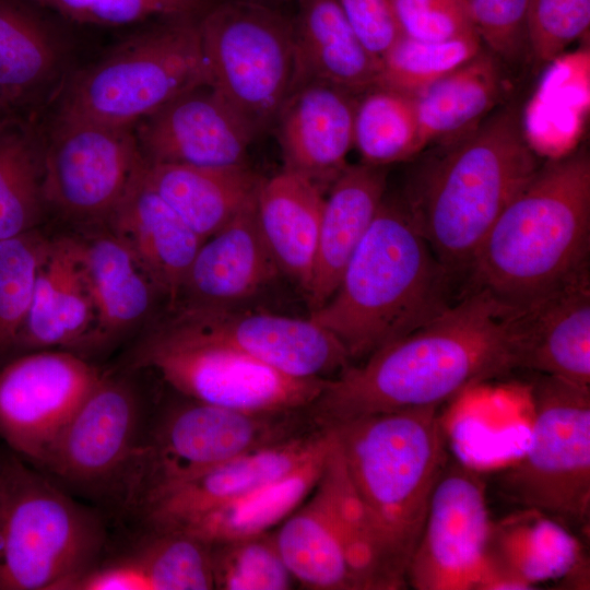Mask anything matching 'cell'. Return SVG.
<instances>
[{
  "label": "cell",
  "mask_w": 590,
  "mask_h": 590,
  "mask_svg": "<svg viewBox=\"0 0 590 590\" xmlns=\"http://www.w3.org/2000/svg\"><path fill=\"white\" fill-rule=\"evenodd\" d=\"M46 210L43 197V143L21 117L0 125V239L40 224Z\"/></svg>",
  "instance_id": "obj_34"
},
{
  "label": "cell",
  "mask_w": 590,
  "mask_h": 590,
  "mask_svg": "<svg viewBox=\"0 0 590 590\" xmlns=\"http://www.w3.org/2000/svg\"><path fill=\"white\" fill-rule=\"evenodd\" d=\"M200 19H163L128 38L70 83L58 117L134 128L179 95L210 85Z\"/></svg>",
  "instance_id": "obj_8"
},
{
  "label": "cell",
  "mask_w": 590,
  "mask_h": 590,
  "mask_svg": "<svg viewBox=\"0 0 590 590\" xmlns=\"http://www.w3.org/2000/svg\"><path fill=\"white\" fill-rule=\"evenodd\" d=\"M519 368L590 386V280L550 294L518 316Z\"/></svg>",
  "instance_id": "obj_26"
},
{
  "label": "cell",
  "mask_w": 590,
  "mask_h": 590,
  "mask_svg": "<svg viewBox=\"0 0 590 590\" xmlns=\"http://www.w3.org/2000/svg\"><path fill=\"white\" fill-rule=\"evenodd\" d=\"M332 441L331 433L329 445L290 474L163 530L184 532L209 545L270 531L311 493Z\"/></svg>",
  "instance_id": "obj_32"
},
{
  "label": "cell",
  "mask_w": 590,
  "mask_h": 590,
  "mask_svg": "<svg viewBox=\"0 0 590 590\" xmlns=\"http://www.w3.org/2000/svg\"><path fill=\"white\" fill-rule=\"evenodd\" d=\"M56 40L26 0H0V104L13 116L31 106L54 78Z\"/></svg>",
  "instance_id": "obj_33"
},
{
  "label": "cell",
  "mask_w": 590,
  "mask_h": 590,
  "mask_svg": "<svg viewBox=\"0 0 590 590\" xmlns=\"http://www.w3.org/2000/svg\"><path fill=\"white\" fill-rule=\"evenodd\" d=\"M322 189L310 179L283 169L262 180L257 193V219L280 271L307 292L312 274Z\"/></svg>",
  "instance_id": "obj_30"
},
{
  "label": "cell",
  "mask_w": 590,
  "mask_h": 590,
  "mask_svg": "<svg viewBox=\"0 0 590 590\" xmlns=\"http://www.w3.org/2000/svg\"><path fill=\"white\" fill-rule=\"evenodd\" d=\"M482 45L509 71L531 66L527 14L529 0H462Z\"/></svg>",
  "instance_id": "obj_40"
},
{
  "label": "cell",
  "mask_w": 590,
  "mask_h": 590,
  "mask_svg": "<svg viewBox=\"0 0 590 590\" xmlns=\"http://www.w3.org/2000/svg\"><path fill=\"white\" fill-rule=\"evenodd\" d=\"M149 163L222 167L247 164L252 128L211 85L194 87L134 126Z\"/></svg>",
  "instance_id": "obj_18"
},
{
  "label": "cell",
  "mask_w": 590,
  "mask_h": 590,
  "mask_svg": "<svg viewBox=\"0 0 590 590\" xmlns=\"http://www.w3.org/2000/svg\"><path fill=\"white\" fill-rule=\"evenodd\" d=\"M10 111H8L1 104H0V125L4 123L5 121L10 120L11 118H14Z\"/></svg>",
  "instance_id": "obj_45"
},
{
  "label": "cell",
  "mask_w": 590,
  "mask_h": 590,
  "mask_svg": "<svg viewBox=\"0 0 590 590\" xmlns=\"http://www.w3.org/2000/svg\"><path fill=\"white\" fill-rule=\"evenodd\" d=\"M105 225L140 261L167 307L175 305L204 239L146 182L144 173Z\"/></svg>",
  "instance_id": "obj_24"
},
{
  "label": "cell",
  "mask_w": 590,
  "mask_h": 590,
  "mask_svg": "<svg viewBox=\"0 0 590 590\" xmlns=\"http://www.w3.org/2000/svg\"><path fill=\"white\" fill-rule=\"evenodd\" d=\"M387 190V167L347 165L323 199L309 287L312 310L335 292L342 274L375 219Z\"/></svg>",
  "instance_id": "obj_25"
},
{
  "label": "cell",
  "mask_w": 590,
  "mask_h": 590,
  "mask_svg": "<svg viewBox=\"0 0 590 590\" xmlns=\"http://www.w3.org/2000/svg\"><path fill=\"white\" fill-rule=\"evenodd\" d=\"M307 498L274 532L295 581L312 590H388L366 512L334 436Z\"/></svg>",
  "instance_id": "obj_11"
},
{
  "label": "cell",
  "mask_w": 590,
  "mask_h": 590,
  "mask_svg": "<svg viewBox=\"0 0 590 590\" xmlns=\"http://www.w3.org/2000/svg\"><path fill=\"white\" fill-rule=\"evenodd\" d=\"M526 453L497 479L509 502L585 529L590 516V386L538 374Z\"/></svg>",
  "instance_id": "obj_9"
},
{
  "label": "cell",
  "mask_w": 590,
  "mask_h": 590,
  "mask_svg": "<svg viewBox=\"0 0 590 590\" xmlns=\"http://www.w3.org/2000/svg\"><path fill=\"white\" fill-rule=\"evenodd\" d=\"M140 374L122 365L102 370L40 471L69 493L108 502L118 510L155 408Z\"/></svg>",
  "instance_id": "obj_13"
},
{
  "label": "cell",
  "mask_w": 590,
  "mask_h": 590,
  "mask_svg": "<svg viewBox=\"0 0 590 590\" xmlns=\"http://www.w3.org/2000/svg\"><path fill=\"white\" fill-rule=\"evenodd\" d=\"M3 455H4V453H2V452L0 451V462H1V460H2Z\"/></svg>",
  "instance_id": "obj_47"
},
{
  "label": "cell",
  "mask_w": 590,
  "mask_h": 590,
  "mask_svg": "<svg viewBox=\"0 0 590 590\" xmlns=\"http://www.w3.org/2000/svg\"><path fill=\"white\" fill-rule=\"evenodd\" d=\"M153 321L176 333L226 345L297 378H326L341 373L351 361L342 342L310 318L176 303Z\"/></svg>",
  "instance_id": "obj_17"
},
{
  "label": "cell",
  "mask_w": 590,
  "mask_h": 590,
  "mask_svg": "<svg viewBox=\"0 0 590 590\" xmlns=\"http://www.w3.org/2000/svg\"><path fill=\"white\" fill-rule=\"evenodd\" d=\"M102 370L64 350L35 351L2 365L0 439L11 452L40 470Z\"/></svg>",
  "instance_id": "obj_16"
},
{
  "label": "cell",
  "mask_w": 590,
  "mask_h": 590,
  "mask_svg": "<svg viewBox=\"0 0 590 590\" xmlns=\"http://www.w3.org/2000/svg\"><path fill=\"white\" fill-rule=\"evenodd\" d=\"M453 276L402 196L386 194L335 292L309 318L333 333L351 359L362 358L447 309Z\"/></svg>",
  "instance_id": "obj_4"
},
{
  "label": "cell",
  "mask_w": 590,
  "mask_h": 590,
  "mask_svg": "<svg viewBox=\"0 0 590 590\" xmlns=\"http://www.w3.org/2000/svg\"><path fill=\"white\" fill-rule=\"evenodd\" d=\"M181 397L154 408L123 486L122 514L138 517L167 486L319 428L307 409L250 412Z\"/></svg>",
  "instance_id": "obj_7"
},
{
  "label": "cell",
  "mask_w": 590,
  "mask_h": 590,
  "mask_svg": "<svg viewBox=\"0 0 590 590\" xmlns=\"http://www.w3.org/2000/svg\"><path fill=\"white\" fill-rule=\"evenodd\" d=\"M483 47L475 34L442 42L402 35L380 57L377 85L415 96L473 58Z\"/></svg>",
  "instance_id": "obj_38"
},
{
  "label": "cell",
  "mask_w": 590,
  "mask_h": 590,
  "mask_svg": "<svg viewBox=\"0 0 590 590\" xmlns=\"http://www.w3.org/2000/svg\"><path fill=\"white\" fill-rule=\"evenodd\" d=\"M296 1L294 90L324 82L359 95L377 85L380 59L358 39L338 1Z\"/></svg>",
  "instance_id": "obj_27"
},
{
  "label": "cell",
  "mask_w": 590,
  "mask_h": 590,
  "mask_svg": "<svg viewBox=\"0 0 590 590\" xmlns=\"http://www.w3.org/2000/svg\"><path fill=\"white\" fill-rule=\"evenodd\" d=\"M251 1L278 8L281 3L288 0H251Z\"/></svg>",
  "instance_id": "obj_46"
},
{
  "label": "cell",
  "mask_w": 590,
  "mask_h": 590,
  "mask_svg": "<svg viewBox=\"0 0 590 590\" xmlns=\"http://www.w3.org/2000/svg\"><path fill=\"white\" fill-rule=\"evenodd\" d=\"M519 310L470 288L436 318L327 380L307 412L320 428L436 405L519 368Z\"/></svg>",
  "instance_id": "obj_1"
},
{
  "label": "cell",
  "mask_w": 590,
  "mask_h": 590,
  "mask_svg": "<svg viewBox=\"0 0 590 590\" xmlns=\"http://www.w3.org/2000/svg\"><path fill=\"white\" fill-rule=\"evenodd\" d=\"M210 85L252 128L273 123L294 90L293 17L251 0L216 2L199 21Z\"/></svg>",
  "instance_id": "obj_10"
},
{
  "label": "cell",
  "mask_w": 590,
  "mask_h": 590,
  "mask_svg": "<svg viewBox=\"0 0 590 590\" xmlns=\"http://www.w3.org/2000/svg\"><path fill=\"white\" fill-rule=\"evenodd\" d=\"M590 155L541 164L499 214L469 269L472 287L523 310L589 276Z\"/></svg>",
  "instance_id": "obj_2"
},
{
  "label": "cell",
  "mask_w": 590,
  "mask_h": 590,
  "mask_svg": "<svg viewBox=\"0 0 590 590\" xmlns=\"http://www.w3.org/2000/svg\"><path fill=\"white\" fill-rule=\"evenodd\" d=\"M134 128L58 117L43 145V197L80 228L105 225L144 173Z\"/></svg>",
  "instance_id": "obj_14"
},
{
  "label": "cell",
  "mask_w": 590,
  "mask_h": 590,
  "mask_svg": "<svg viewBox=\"0 0 590 590\" xmlns=\"http://www.w3.org/2000/svg\"><path fill=\"white\" fill-rule=\"evenodd\" d=\"M214 589L285 590L295 582L274 532L210 544Z\"/></svg>",
  "instance_id": "obj_39"
},
{
  "label": "cell",
  "mask_w": 590,
  "mask_h": 590,
  "mask_svg": "<svg viewBox=\"0 0 590 590\" xmlns=\"http://www.w3.org/2000/svg\"><path fill=\"white\" fill-rule=\"evenodd\" d=\"M79 23L127 25L151 17H201L214 0H33Z\"/></svg>",
  "instance_id": "obj_42"
},
{
  "label": "cell",
  "mask_w": 590,
  "mask_h": 590,
  "mask_svg": "<svg viewBox=\"0 0 590 590\" xmlns=\"http://www.w3.org/2000/svg\"><path fill=\"white\" fill-rule=\"evenodd\" d=\"M436 405L332 425L349 476L366 512L388 590L406 588L434 486L447 463Z\"/></svg>",
  "instance_id": "obj_5"
},
{
  "label": "cell",
  "mask_w": 590,
  "mask_h": 590,
  "mask_svg": "<svg viewBox=\"0 0 590 590\" xmlns=\"http://www.w3.org/2000/svg\"><path fill=\"white\" fill-rule=\"evenodd\" d=\"M507 67L483 47L473 58L415 95L423 150L476 127L507 102Z\"/></svg>",
  "instance_id": "obj_29"
},
{
  "label": "cell",
  "mask_w": 590,
  "mask_h": 590,
  "mask_svg": "<svg viewBox=\"0 0 590 590\" xmlns=\"http://www.w3.org/2000/svg\"><path fill=\"white\" fill-rule=\"evenodd\" d=\"M49 240L38 227L0 239V367L14 358Z\"/></svg>",
  "instance_id": "obj_37"
},
{
  "label": "cell",
  "mask_w": 590,
  "mask_h": 590,
  "mask_svg": "<svg viewBox=\"0 0 590 590\" xmlns=\"http://www.w3.org/2000/svg\"><path fill=\"white\" fill-rule=\"evenodd\" d=\"M101 514L13 452L0 462V590H63L103 555Z\"/></svg>",
  "instance_id": "obj_6"
},
{
  "label": "cell",
  "mask_w": 590,
  "mask_h": 590,
  "mask_svg": "<svg viewBox=\"0 0 590 590\" xmlns=\"http://www.w3.org/2000/svg\"><path fill=\"white\" fill-rule=\"evenodd\" d=\"M590 0H529L531 66L541 69L589 33Z\"/></svg>",
  "instance_id": "obj_41"
},
{
  "label": "cell",
  "mask_w": 590,
  "mask_h": 590,
  "mask_svg": "<svg viewBox=\"0 0 590 590\" xmlns=\"http://www.w3.org/2000/svg\"><path fill=\"white\" fill-rule=\"evenodd\" d=\"M353 141L369 165L387 167L417 155L423 148L415 96L381 85L359 94Z\"/></svg>",
  "instance_id": "obj_35"
},
{
  "label": "cell",
  "mask_w": 590,
  "mask_h": 590,
  "mask_svg": "<svg viewBox=\"0 0 590 590\" xmlns=\"http://www.w3.org/2000/svg\"><path fill=\"white\" fill-rule=\"evenodd\" d=\"M256 202L257 197L202 243L176 303L233 306L276 276L280 269L259 227Z\"/></svg>",
  "instance_id": "obj_23"
},
{
  "label": "cell",
  "mask_w": 590,
  "mask_h": 590,
  "mask_svg": "<svg viewBox=\"0 0 590 590\" xmlns=\"http://www.w3.org/2000/svg\"><path fill=\"white\" fill-rule=\"evenodd\" d=\"M330 440L329 429L316 428L221 463L165 487L148 502L138 518L144 528L168 529L290 474Z\"/></svg>",
  "instance_id": "obj_19"
},
{
  "label": "cell",
  "mask_w": 590,
  "mask_h": 590,
  "mask_svg": "<svg viewBox=\"0 0 590 590\" xmlns=\"http://www.w3.org/2000/svg\"><path fill=\"white\" fill-rule=\"evenodd\" d=\"M121 365L158 374L184 397L250 412L306 410L328 380L286 375L226 345L154 321L137 334Z\"/></svg>",
  "instance_id": "obj_12"
},
{
  "label": "cell",
  "mask_w": 590,
  "mask_h": 590,
  "mask_svg": "<svg viewBox=\"0 0 590 590\" xmlns=\"http://www.w3.org/2000/svg\"><path fill=\"white\" fill-rule=\"evenodd\" d=\"M394 8L403 35L415 39L442 42L475 34L462 0H394Z\"/></svg>",
  "instance_id": "obj_43"
},
{
  "label": "cell",
  "mask_w": 590,
  "mask_h": 590,
  "mask_svg": "<svg viewBox=\"0 0 590 590\" xmlns=\"http://www.w3.org/2000/svg\"><path fill=\"white\" fill-rule=\"evenodd\" d=\"M362 44L380 57L403 35L394 0H337Z\"/></svg>",
  "instance_id": "obj_44"
},
{
  "label": "cell",
  "mask_w": 590,
  "mask_h": 590,
  "mask_svg": "<svg viewBox=\"0 0 590 590\" xmlns=\"http://www.w3.org/2000/svg\"><path fill=\"white\" fill-rule=\"evenodd\" d=\"M576 539L564 526L534 510L492 526L488 589H524L573 574L581 564Z\"/></svg>",
  "instance_id": "obj_28"
},
{
  "label": "cell",
  "mask_w": 590,
  "mask_h": 590,
  "mask_svg": "<svg viewBox=\"0 0 590 590\" xmlns=\"http://www.w3.org/2000/svg\"><path fill=\"white\" fill-rule=\"evenodd\" d=\"M143 533L120 554L138 571L145 590L214 589L209 544L179 531L144 528Z\"/></svg>",
  "instance_id": "obj_36"
},
{
  "label": "cell",
  "mask_w": 590,
  "mask_h": 590,
  "mask_svg": "<svg viewBox=\"0 0 590 590\" xmlns=\"http://www.w3.org/2000/svg\"><path fill=\"white\" fill-rule=\"evenodd\" d=\"M358 95L324 82L295 88L282 106L273 129L283 169L299 174L321 189L349 165Z\"/></svg>",
  "instance_id": "obj_21"
},
{
  "label": "cell",
  "mask_w": 590,
  "mask_h": 590,
  "mask_svg": "<svg viewBox=\"0 0 590 590\" xmlns=\"http://www.w3.org/2000/svg\"><path fill=\"white\" fill-rule=\"evenodd\" d=\"M96 320L75 234L50 237L14 358L35 351L64 350L88 359Z\"/></svg>",
  "instance_id": "obj_20"
},
{
  "label": "cell",
  "mask_w": 590,
  "mask_h": 590,
  "mask_svg": "<svg viewBox=\"0 0 590 590\" xmlns=\"http://www.w3.org/2000/svg\"><path fill=\"white\" fill-rule=\"evenodd\" d=\"M541 164L519 105L506 102L472 130L440 143L401 196L433 252L456 274L469 271L499 214Z\"/></svg>",
  "instance_id": "obj_3"
},
{
  "label": "cell",
  "mask_w": 590,
  "mask_h": 590,
  "mask_svg": "<svg viewBox=\"0 0 590 590\" xmlns=\"http://www.w3.org/2000/svg\"><path fill=\"white\" fill-rule=\"evenodd\" d=\"M96 309L91 355L140 332L165 298L129 247L106 225L75 233Z\"/></svg>",
  "instance_id": "obj_22"
},
{
  "label": "cell",
  "mask_w": 590,
  "mask_h": 590,
  "mask_svg": "<svg viewBox=\"0 0 590 590\" xmlns=\"http://www.w3.org/2000/svg\"><path fill=\"white\" fill-rule=\"evenodd\" d=\"M144 178L204 240L257 197L263 180L247 164L206 167L149 162Z\"/></svg>",
  "instance_id": "obj_31"
},
{
  "label": "cell",
  "mask_w": 590,
  "mask_h": 590,
  "mask_svg": "<svg viewBox=\"0 0 590 590\" xmlns=\"http://www.w3.org/2000/svg\"><path fill=\"white\" fill-rule=\"evenodd\" d=\"M492 526L481 475L461 462L447 461L408 566L406 586L415 590L488 589Z\"/></svg>",
  "instance_id": "obj_15"
}]
</instances>
